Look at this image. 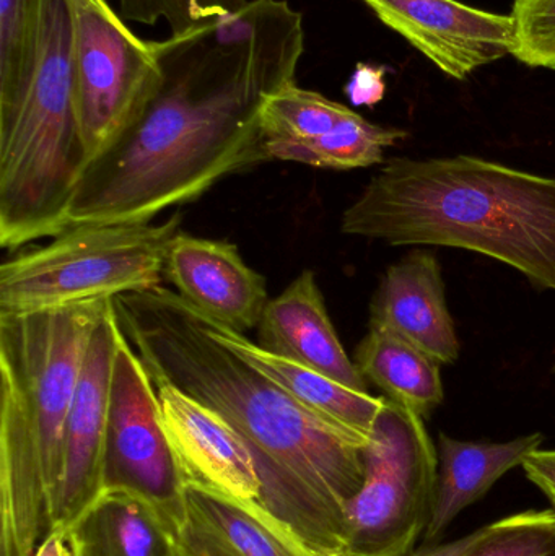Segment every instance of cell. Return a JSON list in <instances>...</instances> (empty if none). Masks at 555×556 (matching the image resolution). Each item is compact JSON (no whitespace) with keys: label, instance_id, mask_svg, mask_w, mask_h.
<instances>
[{"label":"cell","instance_id":"cell-3","mask_svg":"<svg viewBox=\"0 0 555 556\" xmlns=\"http://www.w3.org/2000/svg\"><path fill=\"white\" fill-rule=\"evenodd\" d=\"M341 231L471 251L555 293V178L471 155L391 159L345 208Z\"/></svg>","mask_w":555,"mask_h":556},{"label":"cell","instance_id":"cell-13","mask_svg":"<svg viewBox=\"0 0 555 556\" xmlns=\"http://www.w3.org/2000/svg\"><path fill=\"white\" fill-rule=\"evenodd\" d=\"M165 278L195 309L238 332L257 329L270 301L266 278L228 241L179 231L169 244Z\"/></svg>","mask_w":555,"mask_h":556},{"label":"cell","instance_id":"cell-1","mask_svg":"<svg viewBox=\"0 0 555 556\" xmlns=\"http://www.w3.org/2000/svg\"><path fill=\"white\" fill-rule=\"evenodd\" d=\"M156 49L162 84L126 132L85 168L68 228L150 224L227 176L269 162L261 108L297 81L302 13L286 0H250Z\"/></svg>","mask_w":555,"mask_h":556},{"label":"cell","instance_id":"cell-22","mask_svg":"<svg viewBox=\"0 0 555 556\" xmlns=\"http://www.w3.org/2000/svg\"><path fill=\"white\" fill-rule=\"evenodd\" d=\"M352 108L329 100L318 91L290 84L267 97L261 108V132L267 140H312L332 132L354 114Z\"/></svg>","mask_w":555,"mask_h":556},{"label":"cell","instance_id":"cell-25","mask_svg":"<svg viewBox=\"0 0 555 556\" xmlns=\"http://www.w3.org/2000/svg\"><path fill=\"white\" fill-rule=\"evenodd\" d=\"M250 0H119V15L126 22L149 26L165 20L172 36H179L238 12Z\"/></svg>","mask_w":555,"mask_h":556},{"label":"cell","instance_id":"cell-2","mask_svg":"<svg viewBox=\"0 0 555 556\" xmlns=\"http://www.w3.org/2000/svg\"><path fill=\"white\" fill-rule=\"evenodd\" d=\"M114 307L153 382L214 408L244 438L260 473L257 503L313 547L349 556L345 509L364 483L368 441L319 417L212 339L175 290L123 294Z\"/></svg>","mask_w":555,"mask_h":556},{"label":"cell","instance_id":"cell-11","mask_svg":"<svg viewBox=\"0 0 555 556\" xmlns=\"http://www.w3.org/2000/svg\"><path fill=\"white\" fill-rule=\"evenodd\" d=\"M121 324L114 300L91 332L65 428V464L52 529L68 528L104 489L111 376Z\"/></svg>","mask_w":555,"mask_h":556},{"label":"cell","instance_id":"cell-17","mask_svg":"<svg viewBox=\"0 0 555 556\" xmlns=\"http://www.w3.org/2000/svg\"><path fill=\"white\" fill-rule=\"evenodd\" d=\"M195 314L212 339L227 346L261 375L276 382L300 404L325 420L338 425L342 430L362 440H370L378 415L383 410L387 401L384 395L377 397L370 392L354 391L316 369L264 349L260 343L248 339L247 333L215 323L199 309H195Z\"/></svg>","mask_w":555,"mask_h":556},{"label":"cell","instance_id":"cell-8","mask_svg":"<svg viewBox=\"0 0 555 556\" xmlns=\"http://www.w3.org/2000/svg\"><path fill=\"white\" fill-rule=\"evenodd\" d=\"M67 3L75 108L88 166L146 110L163 68L156 42L139 38L108 0Z\"/></svg>","mask_w":555,"mask_h":556},{"label":"cell","instance_id":"cell-6","mask_svg":"<svg viewBox=\"0 0 555 556\" xmlns=\"http://www.w3.org/2000/svg\"><path fill=\"white\" fill-rule=\"evenodd\" d=\"M181 217L71 227L0 267V314L61 309L155 290Z\"/></svg>","mask_w":555,"mask_h":556},{"label":"cell","instance_id":"cell-10","mask_svg":"<svg viewBox=\"0 0 555 556\" xmlns=\"http://www.w3.org/2000/svg\"><path fill=\"white\" fill-rule=\"evenodd\" d=\"M388 28L453 80L512 55V15L485 12L458 0H364Z\"/></svg>","mask_w":555,"mask_h":556},{"label":"cell","instance_id":"cell-15","mask_svg":"<svg viewBox=\"0 0 555 556\" xmlns=\"http://www.w3.org/2000/svg\"><path fill=\"white\" fill-rule=\"evenodd\" d=\"M176 556H344L303 541L257 502L185 485Z\"/></svg>","mask_w":555,"mask_h":556},{"label":"cell","instance_id":"cell-29","mask_svg":"<svg viewBox=\"0 0 555 556\" xmlns=\"http://www.w3.org/2000/svg\"><path fill=\"white\" fill-rule=\"evenodd\" d=\"M489 525L484 528L476 529L471 534L458 539V541L449 542V544H424L422 547L414 548L406 556H463L471 551L485 534H488Z\"/></svg>","mask_w":555,"mask_h":556},{"label":"cell","instance_id":"cell-16","mask_svg":"<svg viewBox=\"0 0 555 556\" xmlns=\"http://www.w3.org/2000/svg\"><path fill=\"white\" fill-rule=\"evenodd\" d=\"M260 345L368 392V382L348 355L332 326L325 296L313 270H303L279 296L267 303L257 326Z\"/></svg>","mask_w":555,"mask_h":556},{"label":"cell","instance_id":"cell-9","mask_svg":"<svg viewBox=\"0 0 555 556\" xmlns=\"http://www.w3.org/2000/svg\"><path fill=\"white\" fill-rule=\"evenodd\" d=\"M104 489L133 490L152 500L175 528L181 516L185 486L163 428L159 391L123 327L111 376Z\"/></svg>","mask_w":555,"mask_h":556},{"label":"cell","instance_id":"cell-21","mask_svg":"<svg viewBox=\"0 0 555 556\" xmlns=\"http://www.w3.org/2000/svg\"><path fill=\"white\" fill-rule=\"evenodd\" d=\"M396 127L378 126L358 113L352 114L332 132L312 140H267L264 150L269 162H290L323 169H355L384 163V152L407 139Z\"/></svg>","mask_w":555,"mask_h":556},{"label":"cell","instance_id":"cell-19","mask_svg":"<svg viewBox=\"0 0 555 556\" xmlns=\"http://www.w3.org/2000/svg\"><path fill=\"white\" fill-rule=\"evenodd\" d=\"M77 556H176V528L133 490L103 489L68 526Z\"/></svg>","mask_w":555,"mask_h":556},{"label":"cell","instance_id":"cell-7","mask_svg":"<svg viewBox=\"0 0 555 556\" xmlns=\"http://www.w3.org/2000/svg\"><path fill=\"white\" fill-rule=\"evenodd\" d=\"M364 466L362 489L345 509L348 555L406 556L426 534L436 500L439 453L426 420L387 399Z\"/></svg>","mask_w":555,"mask_h":556},{"label":"cell","instance_id":"cell-4","mask_svg":"<svg viewBox=\"0 0 555 556\" xmlns=\"http://www.w3.org/2000/svg\"><path fill=\"white\" fill-rule=\"evenodd\" d=\"M108 301L0 314V556H35L52 531L68 412Z\"/></svg>","mask_w":555,"mask_h":556},{"label":"cell","instance_id":"cell-24","mask_svg":"<svg viewBox=\"0 0 555 556\" xmlns=\"http://www.w3.org/2000/svg\"><path fill=\"white\" fill-rule=\"evenodd\" d=\"M463 556H555V511L531 509L491 522Z\"/></svg>","mask_w":555,"mask_h":556},{"label":"cell","instance_id":"cell-31","mask_svg":"<svg viewBox=\"0 0 555 556\" xmlns=\"http://www.w3.org/2000/svg\"><path fill=\"white\" fill-rule=\"evenodd\" d=\"M553 372H555V363H554V366H553Z\"/></svg>","mask_w":555,"mask_h":556},{"label":"cell","instance_id":"cell-28","mask_svg":"<svg viewBox=\"0 0 555 556\" xmlns=\"http://www.w3.org/2000/svg\"><path fill=\"white\" fill-rule=\"evenodd\" d=\"M521 467L527 479L544 493L555 511V451H534Z\"/></svg>","mask_w":555,"mask_h":556},{"label":"cell","instance_id":"cell-14","mask_svg":"<svg viewBox=\"0 0 555 556\" xmlns=\"http://www.w3.org/2000/svg\"><path fill=\"white\" fill-rule=\"evenodd\" d=\"M368 329L391 333L440 365L459 358L462 342L436 254L413 250L388 267L371 296Z\"/></svg>","mask_w":555,"mask_h":556},{"label":"cell","instance_id":"cell-18","mask_svg":"<svg viewBox=\"0 0 555 556\" xmlns=\"http://www.w3.org/2000/svg\"><path fill=\"white\" fill-rule=\"evenodd\" d=\"M543 443L541 433L505 443L462 441L440 433L436 500L424 544L439 542L466 508L488 495L505 473L524 466L525 459L541 450Z\"/></svg>","mask_w":555,"mask_h":556},{"label":"cell","instance_id":"cell-27","mask_svg":"<svg viewBox=\"0 0 555 556\" xmlns=\"http://www.w3.org/2000/svg\"><path fill=\"white\" fill-rule=\"evenodd\" d=\"M387 67L358 62L344 87L349 103L355 108H375L387 94Z\"/></svg>","mask_w":555,"mask_h":556},{"label":"cell","instance_id":"cell-23","mask_svg":"<svg viewBox=\"0 0 555 556\" xmlns=\"http://www.w3.org/2000/svg\"><path fill=\"white\" fill-rule=\"evenodd\" d=\"M42 0H0V106L10 103L35 64Z\"/></svg>","mask_w":555,"mask_h":556},{"label":"cell","instance_id":"cell-30","mask_svg":"<svg viewBox=\"0 0 555 556\" xmlns=\"http://www.w3.org/2000/svg\"><path fill=\"white\" fill-rule=\"evenodd\" d=\"M35 556H77L74 542H72L71 531L67 528L52 529L42 539Z\"/></svg>","mask_w":555,"mask_h":556},{"label":"cell","instance_id":"cell-26","mask_svg":"<svg viewBox=\"0 0 555 556\" xmlns=\"http://www.w3.org/2000/svg\"><path fill=\"white\" fill-rule=\"evenodd\" d=\"M512 55L531 68L555 72V0H515Z\"/></svg>","mask_w":555,"mask_h":556},{"label":"cell","instance_id":"cell-12","mask_svg":"<svg viewBox=\"0 0 555 556\" xmlns=\"http://www.w3.org/2000/svg\"><path fill=\"white\" fill-rule=\"evenodd\" d=\"M155 386L182 486H199L240 502H260L256 460L234 425L175 386Z\"/></svg>","mask_w":555,"mask_h":556},{"label":"cell","instance_id":"cell-5","mask_svg":"<svg viewBox=\"0 0 555 556\" xmlns=\"http://www.w3.org/2000/svg\"><path fill=\"white\" fill-rule=\"evenodd\" d=\"M85 150L72 80L67 0H42L35 64L0 106V244L16 251L67 230Z\"/></svg>","mask_w":555,"mask_h":556},{"label":"cell","instance_id":"cell-20","mask_svg":"<svg viewBox=\"0 0 555 556\" xmlns=\"http://www.w3.org/2000/svg\"><path fill=\"white\" fill-rule=\"evenodd\" d=\"M354 363L368 384L384 397L427 420L445 397L442 365L404 340L368 329L354 352Z\"/></svg>","mask_w":555,"mask_h":556}]
</instances>
